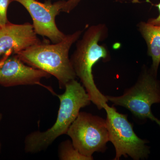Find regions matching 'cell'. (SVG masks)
I'll return each mask as SVG.
<instances>
[{"label":"cell","instance_id":"1","mask_svg":"<svg viewBox=\"0 0 160 160\" xmlns=\"http://www.w3.org/2000/svg\"><path fill=\"white\" fill-rule=\"evenodd\" d=\"M108 29L106 24L100 23L90 26L76 43V49L70 58L76 76L80 79L91 102L99 109L109 102L97 87L92 74L95 64L102 60L109 62L110 53L107 46L100 43L107 38Z\"/></svg>","mask_w":160,"mask_h":160},{"label":"cell","instance_id":"2","mask_svg":"<svg viewBox=\"0 0 160 160\" xmlns=\"http://www.w3.org/2000/svg\"><path fill=\"white\" fill-rule=\"evenodd\" d=\"M65 89L63 94H56L59 99L60 104L55 122L46 131L33 132L26 137L25 150L26 152L37 153L45 150L58 138L66 134L81 109L91 103L86 89L75 79L67 83Z\"/></svg>","mask_w":160,"mask_h":160},{"label":"cell","instance_id":"3","mask_svg":"<svg viewBox=\"0 0 160 160\" xmlns=\"http://www.w3.org/2000/svg\"><path fill=\"white\" fill-rule=\"evenodd\" d=\"M82 33V30H78L66 35L59 42H41L15 55L27 65L53 76L57 79L60 89H63L67 83L76 78L69 52Z\"/></svg>","mask_w":160,"mask_h":160},{"label":"cell","instance_id":"4","mask_svg":"<svg viewBox=\"0 0 160 160\" xmlns=\"http://www.w3.org/2000/svg\"><path fill=\"white\" fill-rule=\"evenodd\" d=\"M151 69L145 67L134 86L120 96H106L115 106H122L140 119L149 118L160 126V121L151 111V106L160 103V82Z\"/></svg>","mask_w":160,"mask_h":160},{"label":"cell","instance_id":"5","mask_svg":"<svg viewBox=\"0 0 160 160\" xmlns=\"http://www.w3.org/2000/svg\"><path fill=\"white\" fill-rule=\"evenodd\" d=\"M103 109L106 112V122L109 132V142L114 146L116 151L114 160L122 156H129L134 160L145 159L150 154L147 141L137 135L133 126L128 121L127 115L117 111L113 106L105 104Z\"/></svg>","mask_w":160,"mask_h":160},{"label":"cell","instance_id":"6","mask_svg":"<svg viewBox=\"0 0 160 160\" xmlns=\"http://www.w3.org/2000/svg\"><path fill=\"white\" fill-rule=\"evenodd\" d=\"M66 134L75 148L89 158L95 152H104L109 142L106 119L85 112H80Z\"/></svg>","mask_w":160,"mask_h":160},{"label":"cell","instance_id":"7","mask_svg":"<svg viewBox=\"0 0 160 160\" xmlns=\"http://www.w3.org/2000/svg\"><path fill=\"white\" fill-rule=\"evenodd\" d=\"M22 5L32 18L34 31L37 34L48 38L53 43L61 42L66 35L60 31L56 24V17L62 12L65 1L44 3L37 0H14Z\"/></svg>","mask_w":160,"mask_h":160},{"label":"cell","instance_id":"8","mask_svg":"<svg viewBox=\"0 0 160 160\" xmlns=\"http://www.w3.org/2000/svg\"><path fill=\"white\" fill-rule=\"evenodd\" d=\"M50 76L46 72L27 65L15 54L4 55L0 60V85L4 87L39 85L56 94L51 87L41 82L42 79Z\"/></svg>","mask_w":160,"mask_h":160},{"label":"cell","instance_id":"9","mask_svg":"<svg viewBox=\"0 0 160 160\" xmlns=\"http://www.w3.org/2000/svg\"><path fill=\"white\" fill-rule=\"evenodd\" d=\"M37 35L29 23L18 25L9 22L0 27V57L17 54L42 42Z\"/></svg>","mask_w":160,"mask_h":160},{"label":"cell","instance_id":"10","mask_svg":"<svg viewBox=\"0 0 160 160\" xmlns=\"http://www.w3.org/2000/svg\"><path fill=\"white\" fill-rule=\"evenodd\" d=\"M137 27L147 45V53L152 60L150 69L157 75L160 64V26L141 22L138 23Z\"/></svg>","mask_w":160,"mask_h":160},{"label":"cell","instance_id":"11","mask_svg":"<svg viewBox=\"0 0 160 160\" xmlns=\"http://www.w3.org/2000/svg\"><path fill=\"white\" fill-rule=\"evenodd\" d=\"M58 157L61 160H92L93 158L83 155L73 146L72 141L66 140L60 144Z\"/></svg>","mask_w":160,"mask_h":160},{"label":"cell","instance_id":"12","mask_svg":"<svg viewBox=\"0 0 160 160\" xmlns=\"http://www.w3.org/2000/svg\"><path fill=\"white\" fill-rule=\"evenodd\" d=\"M14 0H0V27L10 22L7 18V10L9 5Z\"/></svg>","mask_w":160,"mask_h":160},{"label":"cell","instance_id":"13","mask_svg":"<svg viewBox=\"0 0 160 160\" xmlns=\"http://www.w3.org/2000/svg\"><path fill=\"white\" fill-rule=\"evenodd\" d=\"M82 0H67L65 1L62 12L69 13L76 8Z\"/></svg>","mask_w":160,"mask_h":160},{"label":"cell","instance_id":"14","mask_svg":"<svg viewBox=\"0 0 160 160\" xmlns=\"http://www.w3.org/2000/svg\"><path fill=\"white\" fill-rule=\"evenodd\" d=\"M154 6L157 7L158 9V16L156 18H149L147 22L150 23V24H152V25H155V26H160V2L158 4H155Z\"/></svg>","mask_w":160,"mask_h":160},{"label":"cell","instance_id":"15","mask_svg":"<svg viewBox=\"0 0 160 160\" xmlns=\"http://www.w3.org/2000/svg\"><path fill=\"white\" fill-rule=\"evenodd\" d=\"M114 1L118 2H130L133 4H138L141 2V0H114Z\"/></svg>","mask_w":160,"mask_h":160},{"label":"cell","instance_id":"16","mask_svg":"<svg viewBox=\"0 0 160 160\" xmlns=\"http://www.w3.org/2000/svg\"><path fill=\"white\" fill-rule=\"evenodd\" d=\"M2 115L1 113H0V122H1V120H2Z\"/></svg>","mask_w":160,"mask_h":160}]
</instances>
